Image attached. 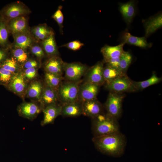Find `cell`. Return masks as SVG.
I'll return each mask as SVG.
<instances>
[{
	"mask_svg": "<svg viewBox=\"0 0 162 162\" xmlns=\"http://www.w3.org/2000/svg\"><path fill=\"white\" fill-rule=\"evenodd\" d=\"M92 140L94 146L99 151L112 155L122 153L126 144L125 136L120 131L99 137H93Z\"/></svg>",
	"mask_w": 162,
	"mask_h": 162,
	"instance_id": "obj_1",
	"label": "cell"
},
{
	"mask_svg": "<svg viewBox=\"0 0 162 162\" xmlns=\"http://www.w3.org/2000/svg\"><path fill=\"white\" fill-rule=\"evenodd\" d=\"M117 119L103 112L92 118V130L94 137H98L119 131Z\"/></svg>",
	"mask_w": 162,
	"mask_h": 162,
	"instance_id": "obj_2",
	"label": "cell"
},
{
	"mask_svg": "<svg viewBox=\"0 0 162 162\" xmlns=\"http://www.w3.org/2000/svg\"><path fill=\"white\" fill-rule=\"evenodd\" d=\"M80 81L73 82L67 81L60 85L57 91L59 101L61 105L78 101V94Z\"/></svg>",
	"mask_w": 162,
	"mask_h": 162,
	"instance_id": "obj_3",
	"label": "cell"
},
{
	"mask_svg": "<svg viewBox=\"0 0 162 162\" xmlns=\"http://www.w3.org/2000/svg\"><path fill=\"white\" fill-rule=\"evenodd\" d=\"M31 12L25 4L17 1L8 4L0 10V17L6 21L21 16H26Z\"/></svg>",
	"mask_w": 162,
	"mask_h": 162,
	"instance_id": "obj_4",
	"label": "cell"
},
{
	"mask_svg": "<svg viewBox=\"0 0 162 162\" xmlns=\"http://www.w3.org/2000/svg\"><path fill=\"white\" fill-rule=\"evenodd\" d=\"M124 97V95L122 93L110 92L104 105L106 113L117 119L121 114Z\"/></svg>",
	"mask_w": 162,
	"mask_h": 162,
	"instance_id": "obj_5",
	"label": "cell"
},
{
	"mask_svg": "<svg viewBox=\"0 0 162 162\" xmlns=\"http://www.w3.org/2000/svg\"><path fill=\"white\" fill-rule=\"evenodd\" d=\"M105 88L111 92L118 93L136 92L132 80L127 75L118 77L106 84Z\"/></svg>",
	"mask_w": 162,
	"mask_h": 162,
	"instance_id": "obj_6",
	"label": "cell"
},
{
	"mask_svg": "<svg viewBox=\"0 0 162 162\" xmlns=\"http://www.w3.org/2000/svg\"><path fill=\"white\" fill-rule=\"evenodd\" d=\"M88 69L87 66L80 62H65L64 72L65 79L69 81H80V79L84 76Z\"/></svg>",
	"mask_w": 162,
	"mask_h": 162,
	"instance_id": "obj_7",
	"label": "cell"
},
{
	"mask_svg": "<svg viewBox=\"0 0 162 162\" xmlns=\"http://www.w3.org/2000/svg\"><path fill=\"white\" fill-rule=\"evenodd\" d=\"M17 110L20 116L32 121L42 111V108L36 102L24 101L18 106Z\"/></svg>",
	"mask_w": 162,
	"mask_h": 162,
	"instance_id": "obj_8",
	"label": "cell"
},
{
	"mask_svg": "<svg viewBox=\"0 0 162 162\" xmlns=\"http://www.w3.org/2000/svg\"><path fill=\"white\" fill-rule=\"evenodd\" d=\"M27 81L21 71L12 78L5 87L23 99L26 96L28 85Z\"/></svg>",
	"mask_w": 162,
	"mask_h": 162,
	"instance_id": "obj_9",
	"label": "cell"
},
{
	"mask_svg": "<svg viewBox=\"0 0 162 162\" xmlns=\"http://www.w3.org/2000/svg\"><path fill=\"white\" fill-rule=\"evenodd\" d=\"M103 62H99L88 70L84 75V82L99 86L105 83L103 76Z\"/></svg>",
	"mask_w": 162,
	"mask_h": 162,
	"instance_id": "obj_10",
	"label": "cell"
},
{
	"mask_svg": "<svg viewBox=\"0 0 162 162\" xmlns=\"http://www.w3.org/2000/svg\"><path fill=\"white\" fill-rule=\"evenodd\" d=\"M100 86L84 82L80 85L78 94V102L81 103L96 98Z\"/></svg>",
	"mask_w": 162,
	"mask_h": 162,
	"instance_id": "obj_11",
	"label": "cell"
},
{
	"mask_svg": "<svg viewBox=\"0 0 162 162\" xmlns=\"http://www.w3.org/2000/svg\"><path fill=\"white\" fill-rule=\"evenodd\" d=\"M6 22L10 33L12 35L30 31L26 16L17 17Z\"/></svg>",
	"mask_w": 162,
	"mask_h": 162,
	"instance_id": "obj_12",
	"label": "cell"
},
{
	"mask_svg": "<svg viewBox=\"0 0 162 162\" xmlns=\"http://www.w3.org/2000/svg\"><path fill=\"white\" fill-rule=\"evenodd\" d=\"M14 41L11 47L18 48L27 50L36 42L30 31L12 35Z\"/></svg>",
	"mask_w": 162,
	"mask_h": 162,
	"instance_id": "obj_13",
	"label": "cell"
},
{
	"mask_svg": "<svg viewBox=\"0 0 162 162\" xmlns=\"http://www.w3.org/2000/svg\"><path fill=\"white\" fill-rule=\"evenodd\" d=\"M62 106L57 103L46 106L42 110L44 117L40 123L42 126L53 124L56 118L61 115Z\"/></svg>",
	"mask_w": 162,
	"mask_h": 162,
	"instance_id": "obj_14",
	"label": "cell"
},
{
	"mask_svg": "<svg viewBox=\"0 0 162 162\" xmlns=\"http://www.w3.org/2000/svg\"><path fill=\"white\" fill-rule=\"evenodd\" d=\"M82 114L92 118L103 112V107L96 99L82 103Z\"/></svg>",
	"mask_w": 162,
	"mask_h": 162,
	"instance_id": "obj_15",
	"label": "cell"
},
{
	"mask_svg": "<svg viewBox=\"0 0 162 162\" xmlns=\"http://www.w3.org/2000/svg\"><path fill=\"white\" fill-rule=\"evenodd\" d=\"M65 62L59 56L50 58L44 64L45 72L62 76Z\"/></svg>",
	"mask_w": 162,
	"mask_h": 162,
	"instance_id": "obj_16",
	"label": "cell"
},
{
	"mask_svg": "<svg viewBox=\"0 0 162 162\" xmlns=\"http://www.w3.org/2000/svg\"><path fill=\"white\" fill-rule=\"evenodd\" d=\"M145 31V37L146 38L155 32L162 26V14L160 12L151 16L146 20H143Z\"/></svg>",
	"mask_w": 162,
	"mask_h": 162,
	"instance_id": "obj_17",
	"label": "cell"
},
{
	"mask_svg": "<svg viewBox=\"0 0 162 162\" xmlns=\"http://www.w3.org/2000/svg\"><path fill=\"white\" fill-rule=\"evenodd\" d=\"M125 44L122 42L116 46L105 45L101 49V52L104 57L103 63L110 60L119 59L124 51L123 47Z\"/></svg>",
	"mask_w": 162,
	"mask_h": 162,
	"instance_id": "obj_18",
	"label": "cell"
},
{
	"mask_svg": "<svg viewBox=\"0 0 162 162\" xmlns=\"http://www.w3.org/2000/svg\"><path fill=\"white\" fill-rule=\"evenodd\" d=\"M58 101L57 91L45 84L39 102L42 109L48 105L58 103Z\"/></svg>",
	"mask_w": 162,
	"mask_h": 162,
	"instance_id": "obj_19",
	"label": "cell"
},
{
	"mask_svg": "<svg viewBox=\"0 0 162 162\" xmlns=\"http://www.w3.org/2000/svg\"><path fill=\"white\" fill-rule=\"evenodd\" d=\"M119 4L120 12L127 25L128 26L136 13L135 1L130 0L126 3H120Z\"/></svg>",
	"mask_w": 162,
	"mask_h": 162,
	"instance_id": "obj_20",
	"label": "cell"
},
{
	"mask_svg": "<svg viewBox=\"0 0 162 162\" xmlns=\"http://www.w3.org/2000/svg\"><path fill=\"white\" fill-rule=\"evenodd\" d=\"M121 39L122 42L129 45L135 46L143 48H147L152 47V43H148L145 37H138L131 34L127 31L124 32L122 34Z\"/></svg>",
	"mask_w": 162,
	"mask_h": 162,
	"instance_id": "obj_21",
	"label": "cell"
},
{
	"mask_svg": "<svg viewBox=\"0 0 162 162\" xmlns=\"http://www.w3.org/2000/svg\"><path fill=\"white\" fill-rule=\"evenodd\" d=\"M30 32L37 43H40L51 34L54 33L53 30L44 23L32 27L30 28Z\"/></svg>",
	"mask_w": 162,
	"mask_h": 162,
	"instance_id": "obj_22",
	"label": "cell"
},
{
	"mask_svg": "<svg viewBox=\"0 0 162 162\" xmlns=\"http://www.w3.org/2000/svg\"><path fill=\"white\" fill-rule=\"evenodd\" d=\"M40 43L48 58L59 56V52L54 37V33L52 34L42 41Z\"/></svg>",
	"mask_w": 162,
	"mask_h": 162,
	"instance_id": "obj_23",
	"label": "cell"
},
{
	"mask_svg": "<svg viewBox=\"0 0 162 162\" xmlns=\"http://www.w3.org/2000/svg\"><path fill=\"white\" fill-rule=\"evenodd\" d=\"M44 85L40 81L34 80L28 85L26 96L33 101L39 103L43 89Z\"/></svg>",
	"mask_w": 162,
	"mask_h": 162,
	"instance_id": "obj_24",
	"label": "cell"
},
{
	"mask_svg": "<svg viewBox=\"0 0 162 162\" xmlns=\"http://www.w3.org/2000/svg\"><path fill=\"white\" fill-rule=\"evenodd\" d=\"M61 106V115L64 117H74L82 114V103L79 102Z\"/></svg>",
	"mask_w": 162,
	"mask_h": 162,
	"instance_id": "obj_25",
	"label": "cell"
},
{
	"mask_svg": "<svg viewBox=\"0 0 162 162\" xmlns=\"http://www.w3.org/2000/svg\"><path fill=\"white\" fill-rule=\"evenodd\" d=\"M10 34L7 22L0 17V47L10 49L11 44L9 40Z\"/></svg>",
	"mask_w": 162,
	"mask_h": 162,
	"instance_id": "obj_26",
	"label": "cell"
},
{
	"mask_svg": "<svg viewBox=\"0 0 162 162\" xmlns=\"http://www.w3.org/2000/svg\"><path fill=\"white\" fill-rule=\"evenodd\" d=\"M126 75L108 65L106 64L104 67L103 76L105 84L108 83L118 77Z\"/></svg>",
	"mask_w": 162,
	"mask_h": 162,
	"instance_id": "obj_27",
	"label": "cell"
},
{
	"mask_svg": "<svg viewBox=\"0 0 162 162\" xmlns=\"http://www.w3.org/2000/svg\"><path fill=\"white\" fill-rule=\"evenodd\" d=\"M62 76L45 72V83L57 91L64 79Z\"/></svg>",
	"mask_w": 162,
	"mask_h": 162,
	"instance_id": "obj_28",
	"label": "cell"
},
{
	"mask_svg": "<svg viewBox=\"0 0 162 162\" xmlns=\"http://www.w3.org/2000/svg\"><path fill=\"white\" fill-rule=\"evenodd\" d=\"M10 53L12 57L21 66L28 59L29 54L27 50L18 48L10 47Z\"/></svg>",
	"mask_w": 162,
	"mask_h": 162,
	"instance_id": "obj_29",
	"label": "cell"
},
{
	"mask_svg": "<svg viewBox=\"0 0 162 162\" xmlns=\"http://www.w3.org/2000/svg\"><path fill=\"white\" fill-rule=\"evenodd\" d=\"M161 80V77H158L155 73H153L151 77L148 79L142 81H134V84L136 91H140L150 86L159 83Z\"/></svg>",
	"mask_w": 162,
	"mask_h": 162,
	"instance_id": "obj_30",
	"label": "cell"
},
{
	"mask_svg": "<svg viewBox=\"0 0 162 162\" xmlns=\"http://www.w3.org/2000/svg\"><path fill=\"white\" fill-rule=\"evenodd\" d=\"M0 65L14 74L22 71L21 66L12 57H8Z\"/></svg>",
	"mask_w": 162,
	"mask_h": 162,
	"instance_id": "obj_31",
	"label": "cell"
},
{
	"mask_svg": "<svg viewBox=\"0 0 162 162\" xmlns=\"http://www.w3.org/2000/svg\"><path fill=\"white\" fill-rule=\"evenodd\" d=\"M132 60L131 54L128 51H124L120 57L119 70L126 74L127 70Z\"/></svg>",
	"mask_w": 162,
	"mask_h": 162,
	"instance_id": "obj_32",
	"label": "cell"
},
{
	"mask_svg": "<svg viewBox=\"0 0 162 162\" xmlns=\"http://www.w3.org/2000/svg\"><path fill=\"white\" fill-rule=\"evenodd\" d=\"M29 49L32 54L40 61L46 55L40 43L35 42Z\"/></svg>",
	"mask_w": 162,
	"mask_h": 162,
	"instance_id": "obj_33",
	"label": "cell"
},
{
	"mask_svg": "<svg viewBox=\"0 0 162 162\" xmlns=\"http://www.w3.org/2000/svg\"><path fill=\"white\" fill-rule=\"evenodd\" d=\"M62 6H58L57 10L52 16V18L54 19L57 23L59 28L61 32L63 33V23L64 20V16L61 11Z\"/></svg>",
	"mask_w": 162,
	"mask_h": 162,
	"instance_id": "obj_34",
	"label": "cell"
},
{
	"mask_svg": "<svg viewBox=\"0 0 162 162\" xmlns=\"http://www.w3.org/2000/svg\"><path fill=\"white\" fill-rule=\"evenodd\" d=\"M41 65V61L35 59L29 58L22 66V69L32 68H39Z\"/></svg>",
	"mask_w": 162,
	"mask_h": 162,
	"instance_id": "obj_35",
	"label": "cell"
},
{
	"mask_svg": "<svg viewBox=\"0 0 162 162\" xmlns=\"http://www.w3.org/2000/svg\"><path fill=\"white\" fill-rule=\"evenodd\" d=\"M38 68H32L23 70L22 72L26 79L27 81L33 80L37 75Z\"/></svg>",
	"mask_w": 162,
	"mask_h": 162,
	"instance_id": "obj_36",
	"label": "cell"
},
{
	"mask_svg": "<svg viewBox=\"0 0 162 162\" xmlns=\"http://www.w3.org/2000/svg\"><path fill=\"white\" fill-rule=\"evenodd\" d=\"M84 44L79 40H76L70 42L62 46L74 51H76L80 50Z\"/></svg>",
	"mask_w": 162,
	"mask_h": 162,
	"instance_id": "obj_37",
	"label": "cell"
},
{
	"mask_svg": "<svg viewBox=\"0 0 162 162\" xmlns=\"http://www.w3.org/2000/svg\"><path fill=\"white\" fill-rule=\"evenodd\" d=\"M10 49L0 47V64L9 57Z\"/></svg>",
	"mask_w": 162,
	"mask_h": 162,
	"instance_id": "obj_38",
	"label": "cell"
}]
</instances>
